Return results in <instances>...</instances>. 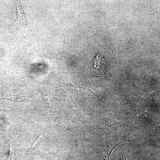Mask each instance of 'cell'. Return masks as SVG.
<instances>
[{
	"label": "cell",
	"instance_id": "cell-1",
	"mask_svg": "<svg viewBox=\"0 0 160 160\" xmlns=\"http://www.w3.org/2000/svg\"><path fill=\"white\" fill-rule=\"evenodd\" d=\"M88 60L86 68L93 77H102L117 63L116 54L108 45L96 47Z\"/></svg>",
	"mask_w": 160,
	"mask_h": 160
},
{
	"label": "cell",
	"instance_id": "cell-2",
	"mask_svg": "<svg viewBox=\"0 0 160 160\" xmlns=\"http://www.w3.org/2000/svg\"><path fill=\"white\" fill-rule=\"evenodd\" d=\"M91 119L88 123L92 133H100L110 134L112 132L110 128L113 126L122 125L124 123L115 119L116 117L115 113L104 112L97 115H93L84 111Z\"/></svg>",
	"mask_w": 160,
	"mask_h": 160
},
{
	"label": "cell",
	"instance_id": "cell-3",
	"mask_svg": "<svg viewBox=\"0 0 160 160\" xmlns=\"http://www.w3.org/2000/svg\"><path fill=\"white\" fill-rule=\"evenodd\" d=\"M121 111L124 114L118 116L132 127L146 129L154 125V120L147 110L126 108Z\"/></svg>",
	"mask_w": 160,
	"mask_h": 160
},
{
	"label": "cell",
	"instance_id": "cell-4",
	"mask_svg": "<svg viewBox=\"0 0 160 160\" xmlns=\"http://www.w3.org/2000/svg\"><path fill=\"white\" fill-rule=\"evenodd\" d=\"M135 18L142 26L150 32L156 30L160 25L159 13L155 11L152 14L148 13L145 15L135 16Z\"/></svg>",
	"mask_w": 160,
	"mask_h": 160
},
{
	"label": "cell",
	"instance_id": "cell-5",
	"mask_svg": "<svg viewBox=\"0 0 160 160\" xmlns=\"http://www.w3.org/2000/svg\"><path fill=\"white\" fill-rule=\"evenodd\" d=\"M75 139L72 147L63 158V160H84L85 153L83 154L82 151L80 149L79 145L78 136L75 135Z\"/></svg>",
	"mask_w": 160,
	"mask_h": 160
},
{
	"label": "cell",
	"instance_id": "cell-6",
	"mask_svg": "<svg viewBox=\"0 0 160 160\" xmlns=\"http://www.w3.org/2000/svg\"><path fill=\"white\" fill-rule=\"evenodd\" d=\"M54 126L59 127L62 130L65 131H68L69 129V125L68 124L64 121H62L58 119H56L48 122L43 132L45 133L49 128Z\"/></svg>",
	"mask_w": 160,
	"mask_h": 160
},
{
	"label": "cell",
	"instance_id": "cell-7",
	"mask_svg": "<svg viewBox=\"0 0 160 160\" xmlns=\"http://www.w3.org/2000/svg\"><path fill=\"white\" fill-rule=\"evenodd\" d=\"M17 7V13L18 20L21 23L25 24L26 23L25 20V12L21 4L19 2L15 1Z\"/></svg>",
	"mask_w": 160,
	"mask_h": 160
},
{
	"label": "cell",
	"instance_id": "cell-8",
	"mask_svg": "<svg viewBox=\"0 0 160 160\" xmlns=\"http://www.w3.org/2000/svg\"><path fill=\"white\" fill-rule=\"evenodd\" d=\"M120 144V143H117V139L116 138L114 144L112 148L106 153H102L98 151V156L100 160H109L111 154L113 150L118 145Z\"/></svg>",
	"mask_w": 160,
	"mask_h": 160
},
{
	"label": "cell",
	"instance_id": "cell-9",
	"mask_svg": "<svg viewBox=\"0 0 160 160\" xmlns=\"http://www.w3.org/2000/svg\"><path fill=\"white\" fill-rule=\"evenodd\" d=\"M32 98V97L31 96L25 95L17 97H15L11 98H4L2 99L7 100H9L14 105H16L26 100H31Z\"/></svg>",
	"mask_w": 160,
	"mask_h": 160
},
{
	"label": "cell",
	"instance_id": "cell-10",
	"mask_svg": "<svg viewBox=\"0 0 160 160\" xmlns=\"http://www.w3.org/2000/svg\"><path fill=\"white\" fill-rule=\"evenodd\" d=\"M124 159L127 160L125 156ZM142 160H160L159 154L155 151L148 150L143 156Z\"/></svg>",
	"mask_w": 160,
	"mask_h": 160
},
{
	"label": "cell",
	"instance_id": "cell-11",
	"mask_svg": "<svg viewBox=\"0 0 160 160\" xmlns=\"http://www.w3.org/2000/svg\"><path fill=\"white\" fill-rule=\"evenodd\" d=\"M45 134V133L42 132L39 138L36 140L33 145L25 151L24 154L25 155L29 154L34 150L37 149L41 144Z\"/></svg>",
	"mask_w": 160,
	"mask_h": 160
},
{
	"label": "cell",
	"instance_id": "cell-12",
	"mask_svg": "<svg viewBox=\"0 0 160 160\" xmlns=\"http://www.w3.org/2000/svg\"><path fill=\"white\" fill-rule=\"evenodd\" d=\"M8 141L10 145V149L9 154L7 160H15L16 149L14 144L13 141L11 140H9Z\"/></svg>",
	"mask_w": 160,
	"mask_h": 160
}]
</instances>
